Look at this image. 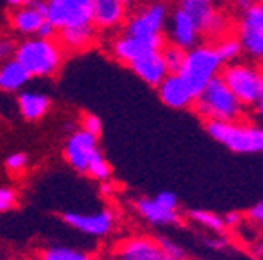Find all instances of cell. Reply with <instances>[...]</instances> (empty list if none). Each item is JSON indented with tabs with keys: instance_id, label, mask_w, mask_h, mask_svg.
I'll list each match as a JSON object with an SVG mask.
<instances>
[{
	"instance_id": "6da1fadb",
	"label": "cell",
	"mask_w": 263,
	"mask_h": 260,
	"mask_svg": "<svg viewBox=\"0 0 263 260\" xmlns=\"http://www.w3.org/2000/svg\"><path fill=\"white\" fill-rule=\"evenodd\" d=\"M192 110L205 124L236 122V120H243L247 115V107L230 91V88L221 77H216L197 95Z\"/></svg>"
},
{
	"instance_id": "7a4b0ae2",
	"label": "cell",
	"mask_w": 263,
	"mask_h": 260,
	"mask_svg": "<svg viewBox=\"0 0 263 260\" xmlns=\"http://www.w3.org/2000/svg\"><path fill=\"white\" fill-rule=\"evenodd\" d=\"M15 58L28 69L31 77H53L64 60V48L53 38L29 37L16 44Z\"/></svg>"
},
{
	"instance_id": "3957f363",
	"label": "cell",
	"mask_w": 263,
	"mask_h": 260,
	"mask_svg": "<svg viewBox=\"0 0 263 260\" xmlns=\"http://www.w3.org/2000/svg\"><path fill=\"white\" fill-rule=\"evenodd\" d=\"M170 9L168 2L164 0H150L146 4H141L136 11L128 16L126 24H124L123 31L132 37L146 40L150 44L163 48L166 44V24L170 18Z\"/></svg>"
},
{
	"instance_id": "277c9868",
	"label": "cell",
	"mask_w": 263,
	"mask_h": 260,
	"mask_svg": "<svg viewBox=\"0 0 263 260\" xmlns=\"http://www.w3.org/2000/svg\"><path fill=\"white\" fill-rule=\"evenodd\" d=\"M205 129L218 144L232 153H263V126L249 120L236 122H206Z\"/></svg>"
},
{
	"instance_id": "5b68a950",
	"label": "cell",
	"mask_w": 263,
	"mask_h": 260,
	"mask_svg": "<svg viewBox=\"0 0 263 260\" xmlns=\"http://www.w3.org/2000/svg\"><path fill=\"white\" fill-rule=\"evenodd\" d=\"M223 66L225 64H223L214 42H201L196 48L186 51L179 75L186 82L190 91L197 97L214 78L221 75Z\"/></svg>"
},
{
	"instance_id": "8992f818",
	"label": "cell",
	"mask_w": 263,
	"mask_h": 260,
	"mask_svg": "<svg viewBox=\"0 0 263 260\" xmlns=\"http://www.w3.org/2000/svg\"><path fill=\"white\" fill-rule=\"evenodd\" d=\"M177 8L192 18L205 42H216L230 33V18L218 0H177Z\"/></svg>"
},
{
	"instance_id": "52a82bcc",
	"label": "cell",
	"mask_w": 263,
	"mask_h": 260,
	"mask_svg": "<svg viewBox=\"0 0 263 260\" xmlns=\"http://www.w3.org/2000/svg\"><path fill=\"white\" fill-rule=\"evenodd\" d=\"M219 77L243 106L252 110L261 90V66L252 60H238L223 66Z\"/></svg>"
},
{
	"instance_id": "ba28073f",
	"label": "cell",
	"mask_w": 263,
	"mask_h": 260,
	"mask_svg": "<svg viewBox=\"0 0 263 260\" xmlns=\"http://www.w3.org/2000/svg\"><path fill=\"white\" fill-rule=\"evenodd\" d=\"M234 33L243 46V55L263 66V2L239 11Z\"/></svg>"
},
{
	"instance_id": "9c48e42d",
	"label": "cell",
	"mask_w": 263,
	"mask_h": 260,
	"mask_svg": "<svg viewBox=\"0 0 263 260\" xmlns=\"http://www.w3.org/2000/svg\"><path fill=\"white\" fill-rule=\"evenodd\" d=\"M95 0H48V20L61 31L64 28L91 24Z\"/></svg>"
},
{
	"instance_id": "30bf717a",
	"label": "cell",
	"mask_w": 263,
	"mask_h": 260,
	"mask_svg": "<svg viewBox=\"0 0 263 260\" xmlns=\"http://www.w3.org/2000/svg\"><path fill=\"white\" fill-rule=\"evenodd\" d=\"M114 260H176L163 251L157 239L146 235H132L117 242L111 253Z\"/></svg>"
},
{
	"instance_id": "8fae6325",
	"label": "cell",
	"mask_w": 263,
	"mask_h": 260,
	"mask_svg": "<svg viewBox=\"0 0 263 260\" xmlns=\"http://www.w3.org/2000/svg\"><path fill=\"white\" fill-rule=\"evenodd\" d=\"M62 222L68 224L70 228L77 229L79 233L95 239L108 236L115 228V213L108 207L99 209L93 213H77L66 211L62 213Z\"/></svg>"
},
{
	"instance_id": "7c38bea8",
	"label": "cell",
	"mask_w": 263,
	"mask_h": 260,
	"mask_svg": "<svg viewBox=\"0 0 263 260\" xmlns=\"http://www.w3.org/2000/svg\"><path fill=\"white\" fill-rule=\"evenodd\" d=\"M99 153L97 137L90 135L84 129H77L66 138L64 144V159L77 173L86 175L88 166Z\"/></svg>"
},
{
	"instance_id": "4fadbf2b",
	"label": "cell",
	"mask_w": 263,
	"mask_h": 260,
	"mask_svg": "<svg viewBox=\"0 0 263 260\" xmlns=\"http://www.w3.org/2000/svg\"><path fill=\"white\" fill-rule=\"evenodd\" d=\"M164 35H166V42L179 46V48L186 49V51L196 48L197 44H201V38H203L192 18L181 8H177V6L170 13Z\"/></svg>"
},
{
	"instance_id": "5bb4252c",
	"label": "cell",
	"mask_w": 263,
	"mask_h": 260,
	"mask_svg": "<svg viewBox=\"0 0 263 260\" xmlns=\"http://www.w3.org/2000/svg\"><path fill=\"white\" fill-rule=\"evenodd\" d=\"M128 6L123 0H95L91 24L97 31H117L124 28L128 20Z\"/></svg>"
},
{
	"instance_id": "9a60e30c",
	"label": "cell",
	"mask_w": 263,
	"mask_h": 260,
	"mask_svg": "<svg viewBox=\"0 0 263 260\" xmlns=\"http://www.w3.org/2000/svg\"><path fill=\"white\" fill-rule=\"evenodd\" d=\"M161 102L172 110H192L196 95L190 91L186 82L179 73H170L157 88Z\"/></svg>"
},
{
	"instance_id": "2e32d148",
	"label": "cell",
	"mask_w": 263,
	"mask_h": 260,
	"mask_svg": "<svg viewBox=\"0 0 263 260\" xmlns=\"http://www.w3.org/2000/svg\"><path fill=\"white\" fill-rule=\"evenodd\" d=\"M157 46L150 44L146 40H141V38L132 37V35H126V33H121L117 37L111 38L110 42V51L114 55V58L121 64L128 66L130 68L134 62H137L139 58H143L144 55H148L150 51H157Z\"/></svg>"
},
{
	"instance_id": "e0dca14e",
	"label": "cell",
	"mask_w": 263,
	"mask_h": 260,
	"mask_svg": "<svg viewBox=\"0 0 263 260\" xmlns=\"http://www.w3.org/2000/svg\"><path fill=\"white\" fill-rule=\"evenodd\" d=\"M134 207L144 222H148L150 226H156V228L177 226L181 222L179 209H168V207L161 206L156 199H150V197H139L134 202Z\"/></svg>"
},
{
	"instance_id": "ac0fdd59",
	"label": "cell",
	"mask_w": 263,
	"mask_h": 260,
	"mask_svg": "<svg viewBox=\"0 0 263 260\" xmlns=\"http://www.w3.org/2000/svg\"><path fill=\"white\" fill-rule=\"evenodd\" d=\"M130 69L136 73L137 78L148 84L150 88H159V84L168 77V68L164 64V58L161 49L157 51H150L148 55H144L143 58H139L137 62L130 66Z\"/></svg>"
},
{
	"instance_id": "d6986e66",
	"label": "cell",
	"mask_w": 263,
	"mask_h": 260,
	"mask_svg": "<svg viewBox=\"0 0 263 260\" xmlns=\"http://www.w3.org/2000/svg\"><path fill=\"white\" fill-rule=\"evenodd\" d=\"M48 20V16L44 13H41L39 9L31 8L29 4L15 8V11L11 13V26L18 35L29 38L37 37L39 29L42 28V24Z\"/></svg>"
},
{
	"instance_id": "ffe728a7",
	"label": "cell",
	"mask_w": 263,
	"mask_h": 260,
	"mask_svg": "<svg viewBox=\"0 0 263 260\" xmlns=\"http://www.w3.org/2000/svg\"><path fill=\"white\" fill-rule=\"evenodd\" d=\"M97 29L93 24L73 26V28H64L59 31V42L68 51H82L90 48L97 38Z\"/></svg>"
},
{
	"instance_id": "44dd1931",
	"label": "cell",
	"mask_w": 263,
	"mask_h": 260,
	"mask_svg": "<svg viewBox=\"0 0 263 260\" xmlns=\"http://www.w3.org/2000/svg\"><path fill=\"white\" fill-rule=\"evenodd\" d=\"M16 106L26 120L35 122V120H41L42 117H46L49 106H51V100L48 95L39 93V91H22L16 98Z\"/></svg>"
},
{
	"instance_id": "7402d4cb",
	"label": "cell",
	"mask_w": 263,
	"mask_h": 260,
	"mask_svg": "<svg viewBox=\"0 0 263 260\" xmlns=\"http://www.w3.org/2000/svg\"><path fill=\"white\" fill-rule=\"evenodd\" d=\"M31 75L28 73V69L16 60H6L0 64V90L6 93H15L21 91L26 84L29 82Z\"/></svg>"
},
{
	"instance_id": "603a6c76",
	"label": "cell",
	"mask_w": 263,
	"mask_h": 260,
	"mask_svg": "<svg viewBox=\"0 0 263 260\" xmlns=\"http://www.w3.org/2000/svg\"><path fill=\"white\" fill-rule=\"evenodd\" d=\"M214 46L218 49L223 64H232V62H238L243 57V46L239 42L238 35L232 31L229 35H225V37H221L219 40L214 42Z\"/></svg>"
},
{
	"instance_id": "cb8c5ba5",
	"label": "cell",
	"mask_w": 263,
	"mask_h": 260,
	"mask_svg": "<svg viewBox=\"0 0 263 260\" xmlns=\"http://www.w3.org/2000/svg\"><path fill=\"white\" fill-rule=\"evenodd\" d=\"M190 222H194L196 226L203 228L205 231H210V233H223L225 231V222H223V216H218L216 213L212 211H206V209H190L186 213Z\"/></svg>"
},
{
	"instance_id": "d4e9b609",
	"label": "cell",
	"mask_w": 263,
	"mask_h": 260,
	"mask_svg": "<svg viewBox=\"0 0 263 260\" xmlns=\"http://www.w3.org/2000/svg\"><path fill=\"white\" fill-rule=\"evenodd\" d=\"M161 53H163L164 64H166V68H168V73H179L181 68H183V62H185V57H186V49L166 42V44L161 48Z\"/></svg>"
},
{
	"instance_id": "484cf974",
	"label": "cell",
	"mask_w": 263,
	"mask_h": 260,
	"mask_svg": "<svg viewBox=\"0 0 263 260\" xmlns=\"http://www.w3.org/2000/svg\"><path fill=\"white\" fill-rule=\"evenodd\" d=\"M41 260H93L90 255L79 251L73 248H66V246H55L42 251Z\"/></svg>"
},
{
	"instance_id": "4316f807",
	"label": "cell",
	"mask_w": 263,
	"mask_h": 260,
	"mask_svg": "<svg viewBox=\"0 0 263 260\" xmlns=\"http://www.w3.org/2000/svg\"><path fill=\"white\" fill-rule=\"evenodd\" d=\"M90 179L97 180V182H110L111 179V167L110 164H108V160L104 159V155L99 151L97 155L93 157V160L90 162V166H88V173H86Z\"/></svg>"
},
{
	"instance_id": "83f0119b",
	"label": "cell",
	"mask_w": 263,
	"mask_h": 260,
	"mask_svg": "<svg viewBox=\"0 0 263 260\" xmlns=\"http://www.w3.org/2000/svg\"><path fill=\"white\" fill-rule=\"evenodd\" d=\"M157 242H159V246L163 248V251L166 253V255L172 256V258H176V260H189V256H186V251L181 248V244H177L174 239H170V236H157Z\"/></svg>"
},
{
	"instance_id": "f1b7e54d",
	"label": "cell",
	"mask_w": 263,
	"mask_h": 260,
	"mask_svg": "<svg viewBox=\"0 0 263 260\" xmlns=\"http://www.w3.org/2000/svg\"><path fill=\"white\" fill-rule=\"evenodd\" d=\"M81 129L88 131L90 135L99 138V135L103 133V122H101V118L93 113H84L81 117Z\"/></svg>"
},
{
	"instance_id": "f546056e",
	"label": "cell",
	"mask_w": 263,
	"mask_h": 260,
	"mask_svg": "<svg viewBox=\"0 0 263 260\" xmlns=\"http://www.w3.org/2000/svg\"><path fill=\"white\" fill-rule=\"evenodd\" d=\"M26 166H28V155L22 153V151L8 155V159H6V167L11 173H22L26 169Z\"/></svg>"
},
{
	"instance_id": "4dcf8cb0",
	"label": "cell",
	"mask_w": 263,
	"mask_h": 260,
	"mask_svg": "<svg viewBox=\"0 0 263 260\" xmlns=\"http://www.w3.org/2000/svg\"><path fill=\"white\" fill-rule=\"evenodd\" d=\"M16 206V193L13 187L0 186V213H6Z\"/></svg>"
},
{
	"instance_id": "1f68e13d",
	"label": "cell",
	"mask_w": 263,
	"mask_h": 260,
	"mask_svg": "<svg viewBox=\"0 0 263 260\" xmlns=\"http://www.w3.org/2000/svg\"><path fill=\"white\" fill-rule=\"evenodd\" d=\"M15 53H16L15 42L11 38H0V64L15 58Z\"/></svg>"
},
{
	"instance_id": "d6a6232c",
	"label": "cell",
	"mask_w": 263,
	"mask_h": 260,
	"mask_svg": "<svg viewBox=\"0 0 263 260\" xmlns=\"http://www.w3.org/2000/svg\"><path fill=\"white\" fill-rule=\"evenodd\" d=\"M154 199H156L161 206L168 207V209H179V199H177V195L172 191H161V193H157Z\"/></svg>"
},
{
	"instance_id": "836d02e7",
	"label": "cell",
	"mask_w": 263,
	"mask_h": 260,
	"mask_svg": "<svg viewBox=\"0 0 263 260\" xmlns=\"http://www.w3.org/2000/svg\"><path fill=\"white\" fill-rule=\"evenodd\" d=\"M247 220L252 224H258V226H263V200L258 204H254V206L247 211Z\"/></svg>"
},
{
	"instance_id": "e575fe53",
	"label": "cell",
	"mask_w": 263,
	"mask_h": 260,
	"mask_svg": "<svg viewBox=\"0 0 263 260\" xmlns=\"http://www.w3.org/2000/svg\"><path fill=\"white\" fill-rule=\"evenodd\" d=\"M252 117H254L256 122L263 126V66H261V90H259L258 100L252 106Z\"/></svg>"
},
{
	"instance_id": "d590c367",
	"label": "cell",
	"mask_w": 263,
	"mask_h": 260,
	"mask_svg": "<svg viewBox=\"0 0 263 260\" xmlns=\"http://www.w3.org/2000/svg\"><path fill=\"white\" fill-rule=\"evenodd\" d=\"M214 236H206L205 239V244L209 246L210 249H225L227 246H229V240L225 239V235L223 233H212Z\"/></svg>"
},
{
	"instance_id": "8d00e7d4",
	"label": "cell",
	"mask_w": 263,
	"mask_h": 260,
	"mask_svg": "<svg viewBox=\"0 0 263 260\" xmlns=\"http://www.w3.org/2000/svg\"><path fill=\"white\" fill-rule=\"evenodd\" d=\"M241 220H243V215H241V213H238V211H230V213H227V215L223 216V222H225L227 229L238 228L239 224H241Z\"/></svg>"
},
{
	"instance_id": "74e56055",
	"label": "cell",
	"mask_w": 263,
	"mask_h": 260,
	"mask_svg": "<svg viewBox=\"0 0 263 260\" xmlns=\"http://www.w3.org/2000/svg\"><path fill=\"white\" fill-rule=\"evenodd\" d=\"M57 33H59V29L55 28V26L51 24L49 20H46L44 24H42V28L39 29L37 37H41V38H53Z\"/></svg>"
},
{
	"instance_id": "f35d334b",
	"label": "cell",
	"mask_w": 263,
	"mask_h": 260,
	"mask_svg": "<svg viewBox=\"0 0 263 260\" xmlns=\"http://www.w3.org/2000/svg\"><path fill=\"white\" fill-rule=\"evenodd\" d=\"M229 2L234 6V8H238L239 11H243V9L251 8V6L259 4V2H263V0H229Z\"/></svg>"
},
{
	"instance_id": "ab89813d",
	"label": "cell",
	"mask_w": 263,
	"mask_h": 260,
	"mask_svg": "<svg viewBox=\"0 0 263 260\" xmlns=\"http://www.w3.org/2000/svg\"><path fill=\"white\" fill-rule=\"evenodd\" d=\"M9 6H13V8H21V6H26L28 4V0H6Z\"/></svg>"
},
{
	"instance_id": "60d3db41",
	"label": "cell",
	"mask_w": 263,
	"mask_h": 260,
	"mask_svg": "<svg viewBox=\"0 0 263 260\" xmlns=\"http://www.w3.org/2000/svg\"><path fill=\"white\" fill-rule=\"evenodd\" d=\"M123 2H124V4H126V6H132V4H136V0H123Z\"/></svg>"
}]
</instances>
